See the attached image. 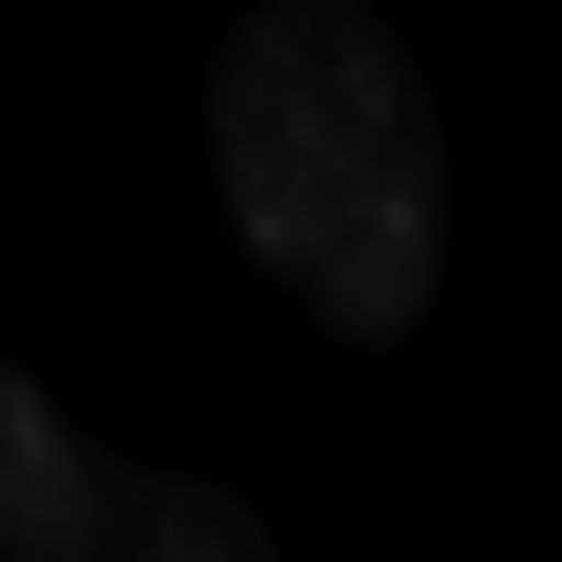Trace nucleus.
<instances>
[{
	"instance_id": "nucleus-2",
	"label": "nucleus",
	"mask_w": 562,
	"mask_h": 562,
	"mask_svg": "<svg viewBox=\"0 0 562 562\" xmlns=\"http://www.w3.org/2000/svg\"><path fill=\"white\" fill-rule=\"evenodd\" d=\"M0 448H12V482H0V540H12L23 562L35 551H92L104 540V494H92V459H81V437H69L58 414H46V391L35 379H0Z\"/></svg>"
},
{
	"instance_id": "nucleus-1",
	"label": "nucleus",
	"mask_w": 562,
	"mask_h": 562,
	"mask_svg": "<svg viewBox=\"0 0 562 562\" xmlns=\"http://www.w3.org/2000/svg\"><path fill=\"white\" fill-rule=\"evenodd\" d=\"M218 184L241 241L334 334L391 345L448 265V149L402 35L356 0H276L218 58Z\"/></svg>"
}]
</instances>
